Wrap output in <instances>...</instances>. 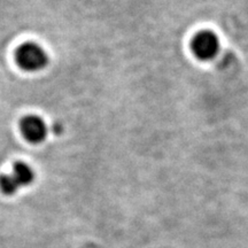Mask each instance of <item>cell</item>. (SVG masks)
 Masks as SVG:
<instances>
[{
	"instance_id": "obj_2",
	"label": "cell",
	"mask_w": 248,
	"mask_h": 248,
	"mask_svg": "<svg viewBox=\"0 0 248 248\" xmlns=\"http://www.w3.org/2000/svg\"><path fill=\"white\" fill-rule=\"evenodd\" d=\"M33 179L35 173L29 164L17 161L13 164V171L0 176V190L5 195H14L21 187L30 185Z\"/></svg>"
},
{
	"instance_id": "obj_4",
	"label": "cell",
	"mask_w": 248,
	"mask_h": 248,
	"mask_svg": "<svg viewBox=\"0 0 248 248\" xmlns=\"http://www.w3.org/2000/svg\"><path fill=\"white\" fill-rule=\"evenodd\" d=\"M20 129L23 137L31 144H39L47 136V126L42 117L37 115L24 116L20 122Z\"/></svg>"
},
{
	"instance_id": "obj_3",
	"label": "cell",
	"mask_w": 248,
	"mask_h": 248,
	"mask_svg": "<svg viewBox=\"0 0 248 248\" xmlns=\"http://www.w3.org/2000/svg\"><path fill=\"white\" fill-rule=\"evenodd\" d=\"M194 54L201 60H212L219 49V40L212 31H201L192 42Z\"/></svg>"
},
{
	"instance_id": "obj_1",
	"label": "cell",
	"mask_w": 248,
	"mask_h": 248,
	"mask_svg": "<svg viewBox=\"0 0 248 248\" xmlns=\"http://www.w3.org/2000/svg\"><path fill=\"white\" fill-rule=\"evenodd\" d=\"M17 66L26 71H38L48 63L47 53L38 44L27 42L21 44L15 51Z\"/></svg>"
}]
</instances>
